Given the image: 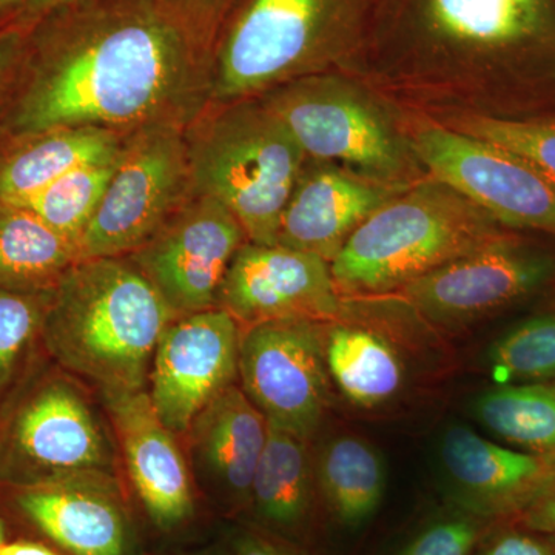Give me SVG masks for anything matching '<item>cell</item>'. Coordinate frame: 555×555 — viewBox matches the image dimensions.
Instances as JSON below:
<instances>
[{"mask_svg": "<svg viewBox=\"0 0 555 555\" xmlns=\"http://www.w3.org/2000/svg\"><path fill=\"white\" fill-rule=\"evenodd\" d=\"M25 28L0 101V141L189 127L210 104L211 51L159 0H79Z\"/></svg>", "mask_w": 555, "mask_h": 555, "instance_id": "cell-1", "label": "cell"}, {"mask_svg": "<svg viewBox=\"0 0 555 555\" xmlns=\"http://www.w3.org/2000/svg\"><path fill=\"white\" fill-rule=\"evenodd\" d=\"M347 75L427 116H555V0H383Z\"/></svg>", "mask_w": 555, "mask_h": 555, "instance_id": "cell-2", "label": "cell"}, {"mask_svg": "<svg viewBox=\"0 0 555 555\" xmlns=\"http://www.w3.org/2000/svg\"><path fill=\"white\" fill-rule=\"evenodd\" d=\"M173 313L129 258L78 261L50 292L40 341L102 397L147 390Z\"/></svg>", "mask_w": 555, "mask_h": 555, "instance_id": "cell-3", "label": "cell"}, {"mask_svg": "<svg viewBox=\"0 0 555 555\" xmlns=\"http://www.w3.org/2000/svg\"><path fill=\"white\" fill-rule=\"evenodd\" d=\"M366 0H240L211 53L214 104L254 100L284 83L352 68Z\"/></svg>", "mask_w": 555, "mask_h": 555, "instance_id": "cell-4", "label": "cell"}, {"mask_svg": "<svg viewBox=\"0 0 555 555\" xmlns=\"http://www.w3.org/2000/svg\"><path fill=\"white\" fill-rule=\"evenodd\" d=\"M507 229L427 177L375 211L331 262L341 297L392 295L499 238Z\"/></svg>", "mask_w": 555, "mask_h": 555, "instance_id": "cell-5", "label": "cell"}, {"mask_svg": "<svg viewBox=\"0 0 555 555\" xmlns=\"http://www.w3.org/2000/svg\"><path fill=\"white\" fill-rule=\"evenodd\" d=\"M192 190L218 201L248 243L276 246L281 217L308 156L259 98L214 104L185 129Z\"/></svg>", "mask_w": 555, "mask_h": 555, "instance_id": "cell-6", "label": "cell"}, {"mask_svg": "<svg viewBox=\"0 0 555 555\" xmlns=\"http://www.w3.org/2000/svg\"><path fill=\"white\" fill-rule=\"evenodd\" d=\"M259 100L287 127L309 159L409 188L429 177L403 126V109L357 76H306Z\"/></svg>", "mask_w": 555, "mask_h": 555, "instance_id": "cell-7", "label": "cell"}, {"mask_svg": "<svg viewBox=\"0 0 555 555\" xmlns=\"http://www.w3.org/2000/svg\"><path fill=\"white\" fill-rule=\"evenodd\" d=\"M115 448L104 423L72 379H39L0 422V483L16 489L65 478L115 476Z\"/></svg>", "mask_w": 555, "mask_h": 555, "instance_id": "cell-8", "label": "cell"}, {"mask_svg": "<svg viewBox=\"0 0 555 555\" xmlns=\"http://www.w3.org/2000/svg\"><path fill=\"white\" fill-rule=\"evenodd\" d=\"M403 109V126L430 178L451 185L502 228L555 238V178L485 139Z\"/></svg>", "mask_w": 555, "mask_h": 555, "instance_id": "cell-9", "label": "cell"}, {"mask_svg": "<svg viewBox=\"0 0 555 555\" xmlns=\"http://www.w3.org/2000/svg\"><path fill=\"white\" fill-rule=\"evenodd\" d=\"M185 129L155 126L127 134L101 206L80 236L78 261L129 257L189 199Z\"/></svg>", "mask_w": 555, "mask_h": 555, "instance_id": "cell-10", "label": "cell"}, {"mask_svg": "<svg viewBox=\"0 0 555 555\" xmlns=\"http://www.w3.org/2000/svg\"><path fill=\"white\" fill-rule=\"evenodd\" d=\"M555 286V247L516 230L412 281L398 301L441 327H462Z\"/></svg>", "mask_w": 555, "mask_h": 555, "instance_id": "cell-11", "label": "cell"}, {"mask_svg": "<svg viewBox=\"0 0 555 555\" xmlns=\"http://www.w3.org/2000/svg\"><path fill=\"white\" fill-rule=\"evenodd\" d=\"M323 321L288 318L243 331L241 389L269 425L308 441L328 408Z\"/></svg>", "mask_w": 555, "mask_h": 555, "instance_id": "cell-12", "label": "cell"}, {"mask_svg": "<svg viewBox=\"0 0 555 555\" xmlns=\"http://www.w3.org/2000/svg\"><path fill=\"white\" fill-rule=\"evenodd\" d=\"M246 233L218 201L192 193L131 262L175 318L218 308L219 291Z\"/></svg>", "mask_w": 555, "mask_h": 555, "instance_id": "cell-13", "label": "cell"}, {"mask_svg": "<svg viewBox=\"0 0 555 555\" xmlns=\"http://www.w3.org/2000/svg\"><path fill=\"white\" fill-rule=\"evenodd\" d=\"M241 335L235 318L221 308L175 318L163 332L147 393L171 434L188 436L196 416L235 385Z\"/></svg>", "mask_w": 555, "mask_h": 555, "instance_id": "cell-14", "label": "cell"}, {"mask_svg": "<svg viewBox=\"0 0 555 555\" xmlns=\"http://www.w3.org/2000/svg\"><path fill=\"white\" fill-rule=\"evenodd\" d=\"M218 308L241 331L268 321L305 318L332 323L345 313L326 259L283 246H241L219 291Z\"/></svg>", "mask_w": 555, "mask_h": 555, "instance_id": "cell-15", "label": "cell"}, {"mask_svg": "<svg viewBox=\"0 0 555 555\" xmlns=\"http://www.w3.org/2000/svg\"><path fill=\"white\" fill-rule=\"evenodd\" d=\"M438 451L456 509L485 520H513L555 486V455L502 447L466 426L449 427Z\"/></svg>", "mask_w": 555, "mask_h": 555, "instance_id": "cell-16", "label": "cell"}, {"mask_svg": "<svg viewBox=\"0 0 555 555\" xmlns=\"http://www.w3.org/2000/svg\"><path fill=\"white\" fill-rule=\"evenodd\" d=\"M409 188L308 158L281 217L276 244L332 262L367 218Z\"/></svg>", "mask_w": 555, "mask_h": 555, "instance_id": "cell-17", "label": "cell"}, {"mask_svg": "<svg viewBox=\"0 0 555 555\" xmlns=\"http://www.w3.org/2000/svg\"><path fill=\"white\" fill-rule=\"evenodd\" d=\"M134 491L163 529L193 514L192 483L184 455L156 415L147 390L104 397Z\"/></svg>", "mask_w": 555, "mask_h": 555, "instance_id": "cell-18", "label": "cell"}, {"mask_svg": "<svg viewBox=\"0 0 555 555\" xmlns=\"http://www.w3.org/2000/svg\"><path fill=\"white\" fill-rule=\"evenodd\" d=\"M24 516L73 555H127L130 526L115 476L90 474L17 489Z\"/></svg>", "mask_w": 555, "mask_h": 555, "instance_id": "cell-19", "label": "cell"}, {"mask_svg": "<svg viewBox=\"0 0 555 555\" xmlns=\"http://www.w3.org/2000/svg\"><path fill=\"white\" fill-rule=\"evenodd\" d=\"M193 465L235 505L250 506L251 483L268 440V420L241 386H230L190 426Z\"/></svg>", "mask_w": 555, "mask_h": 555, "instance_id": "cell-20", "label": "cell"}, {"mask_svg": "<svg viewBox=\"0 0 555 555\" xmlns=\"http://www.w3.org/2000/svg\"><path fill=\"white\" fill-rule=\"evenodd\" d=\"M124 134L80 127L0 141V203L22 204L68 171L118 158Z\"/></svg>", "mask_w": 555, "mask_h": 555, "instance_id": "cell-21", "label": "cell"}, {"mask_svg": "<svg viewBox=\"0 0 555 555\" xmlns=\"http://www.w3.org/2000/svg\"><path fill=\"white\" fill-rule=\"evenodd\" d=\"M306 443L268 423V440L251 483L250 506L262 524L281 535H301L312 517L315 473Z\"/></svg>", "mask_w": 555, "mask_h": 555, "instance_id": "cell-22", "label": "cell"}, {"mask_svg": "<svg viewBox=\"0 0 555 555\" xmlns=\"http://www.w3.org/2000/svg\"><path fill=\"white\" fill-rule=\"evenodd\" d=\"M78 262V247L22 206L0 203V292L49 294Z\"/></svg>", "mask_w": 555, "mask_h": 555, "instance_id": "cell-23", "label": "cell"}, {"mask_svg": "<svg viewBox=\"0 0 555 555\" xmlns=\"http://www.w3.org/2000/svg\"><path fill=\"white\" fill-rule=\"evenodd\" d=\"M315 481L335 521L346 529H360L385 499V460L363 438L335 437L318 456Z\"/></svg>", "mask_w": 555, "mask_h": 555, "instance_id": "cell-24", "label": "cell"}, {"mask_svg": "<svg viewBox=\"0 0 555 555\" xmlns=\"http://www.w3.org/2000/svg\"><path fill=\"white\" fill-rule=\"evenodd\" d=\"M324 353L328 377L356 406H382L403 386L400 356L383 335L371 328L328 323Z\"/></svg>", "mask_w": 555, "mask_h": 555, "instance_id": "cell-25", "label": "cell"}, {"mask_svg": "<svg viewBox=\"0 0 555 555\" xmlns=\"http://www.w3.org/2000/svg\"><path fill=\"white\" fill-rule=\"evenodd\" d=\"M480 425L511 447L534 454L555 455V385H499L474 401Z\"/></svg>", "mask_w": 555, "mask_h": 555, "instance_id": "cell-26", "label": "cell"}, {"mask_svg": "<svg viewBox=\"0 0 555 555\" xmlns=\"http://www.w3.org/2000/svg\"><path fill=\"white\" fill-rule=\"evenodd\" d=\"M118 158L68 171L25 203L14 206L28 208L78 247L80 236L101 206Z\"/></svg>", "mask_w": 555, "mask_h": 555, "instance_id": "cell-27", "label": "cell"}, {"mask_svg": "<svg viewBox=\"0 0 555 555\" xmlns=\"http://www.w3.org/2000/svg\"><path fill=\"white\" fill-rule=\"evenodd\" d=\"M486 360L500 385H555V312L528 318L511 327L492 343Z\"/></svg>", "mask_w": 555, "mask_h": 555, "instance_id": "cell-28", "label": "cell"}, {"mask_svg": "<svg viewBox=\"0 0 555 555\" xmlns=\"http://www.w3.org/2000/svg\"><path fill=\"white\" fill-rule=\"evenodd\" d=\"M429 118L462 133L516 152L555 178V116L500 119L467 113H449Z\"/></svg>", "mask_w": 555, "mask_h": 555, "instance_id": "cell-29", "label": "cell"}, {"mask_svg": "<svg viewBox=\"0 0 555 555\" xmlns=\"http://www.w3.org/2000/svg\"><path fill=\"white\" fill-rule=\"evenodd\" d=\"M49 294L0 292V406L20 377L25 358L40 339Z\"/></svg>", "mask_w": 555, "mask_h": 555, "instance_id": "cell-30", "label": "cell"}, {"mask_svg": "<svg viewBox=\"0 0 555 555\" xmlns=\"http://www.w3.org/2000/svg\"><path fill=\"white\" fill-rule=\"evenodd\" d=\"M495 525L456 509L425 526L396 555H474Z\"/></svg>", "mask_w": 555, "mask_h": 555, "instance_id": "cell-31", "label": "cell"}, {"mask_svg": "<svg viewBox=\"0 0 555 555\" xmlns=\"http://www.w3.org/2000/svg\"><path fill=\"white\" fill-rule=\"evenodd\" d=\"M214 53L215 42L240 0H159Z\"/></svg>", "mask_w": 555, "mask_h": 555, "instance_id": "cell-32", "label": "cell"}, {"mask_svg": "<svg viewBox=\"0 0 555 555\" xmlns=\"http://www.w3.org/2000/svg\"><path fill=\"white\" fill-rule=\"evenodd\" d=\"M474 555H555V534L514 520L499 521Z\"/></svg>", "mask_w": 555, "mask_h": 555, "instance_id": "cell-33", "label": "cell"}, {"mask_svg": "<svg viewBox=\"0 0 555 555\" xmlns=\"http://www.w3.org/2000/svg\"><path fill=\"white\" fill-rule=\"evenodd\" d=\"M27 28L13 25L0 30V101L9 90L11 79L20 64Z\"/></svg>", "mask_w": 555, "mask_h": 555, "instance_id": "cell-34", "label": "cell"}, {"mask_svg": "<svg viewBox=\"0 0 555 555\" xmlns=\"http://www.w3.org/2000/svg\"><path fill=\"white\" fill-rule=\"evenodd\" d=\"M513 520L526 528L555 534V486Z\"/></svg>", "mask_w": 555, "mask_h": 555, "instance_id": "cell-35", "label": "cell"}, {"mask_svg": "<svg viewBox=\"0 0 555 555\" xmlns=\"http://www.w3.org/2000/svg\"><path fill=\"white\" fill-rule=\"evenodd\" d=\"M233 555H299L292 547L258 532L241 531L232 542Z\"/></svg>", "mask_w": 555, "mask_h": 555, "instance_id": "cell-36", "label": "cell"}, {"mask_svg": "<svg viewBox=\"0 0 555 555\" xmlns=\"http://www.w3.org/2000/svg\"><path fill=\"white\" fill-rule=\"evenodd\" d=\"M73 2H79V0H30L28 5L25 7L24 13H22L21 20L17 21V25L28 27L33 22L42 17L43 14Z\"/></svg>", "mask_w": 555, "mask_h": 555, "instance_id": "cell-37", "label": "cell"}, {"mask_svg": "<svg viewBox=\"0 0 555 555\" xmlns=\"http://www.w3.org/2000/svg\"><path fill=\"white\" fill-rule=\"evenodd\" d=\"M0 555H62L56 551L50 550V547L40 545L35 542H21L3 543L0 546Z\"/></svg>", "mask_w": 555, "mask_h": 555, "instance_id": "cell-38", "label": "cell"}, {"mask_svg": "<svg viewBox=\"0 0 555 555\" xmlns=\"http://www.w3.org/2000/svg\"><path fill=\"white\" fill-rule=\"evenodd\" d=\"M30 0H0V30L17 25Z\"/></svg>", "mask_w": 555, "mask_h": 555, "instance_id": "cell-39", "label": "cell"}, {"mask_svg": "<svg viewBox=\"0 0 555 555\" xmlns=\"http://www.w3.org/2000/svg\"><path fill=\"white\" fill-rule=\"evenodd\" d=\"M5 543V531H3L2 520H0V546Z\"/></svg>", "mask_w": 555, "mask_h": 555, "instance_id": "cell-40", "label": "cell"}, {"mask_svg": "<svg viewBox=\"0 0 555 555\" xmlns=\"http://www.w3.org/2000/svg\"><path fill=\"white\" fill-rule=\"evenodd\" d=\"M189 555H214V554H189Z\"/></svg>", "mask_w": 555, "mask_h": 555, "instance_id": "cell-41", "label": "cell"}]
</instances>
